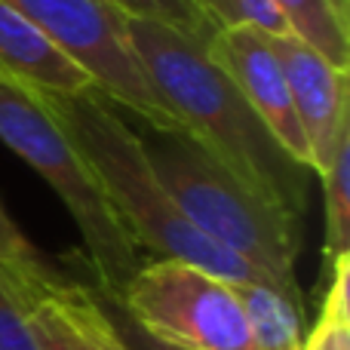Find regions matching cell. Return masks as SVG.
<instances>
[{"instance_id":"cell-13","label":"cell","mask_w":350,"mask_h":350,"mask_svg":"<svg viewBox=\"0 0 350 350\" xmlns=\"http://www.w3.org/2000/svg\"><path fill=\"white\" fill-rule=\"evenodd\" d=\"M326 295L317 323L304 332L301 350H350V255H341L323 271Z\"/></svg>"},{"instance_id":"cell-11","label":"cell","mask_w":350,"mask_h":350,"mask_svg":"<svg viewBox=\"0 0 350 350\" xmlns=\"http://www.w3.org/2000/svg\"><path fill=\"white\" fill-rule=\"evenodd\" d=\"M289 34L350 71V0H273Z\"/></svg>"},{"instance_id":"cell-8","label":"cell","mask_w":350,"mask_h":350,"mask_svg":"<svg viewBox=\"0 0 350 350\" xmlns=\"http://www.w3.org/2000/svg\"><path fill=\"white\" fill-rule=\"evenodd\" d=\"M271 43L283 65L295 120L308 142L310 172L323 175L338 135L350 126V71L295 34H271Z\"/></svg>"},{"instance_id":"cell-20","label":"cell","mask_w":350,"mask_h":350,"mask_svg":"<svg viewBox=\"0 0 350 350\" xmlns=\"http://www.w3.org/2000/svg\"><path fill=\"white\" fill-rule=\"evenodd\" d=\"M193 3H197L200 10L206 12V18H209L215 28H221V22H218V12H215V0H193Z\"/></svg>"},{"instance_id":"cell-7","label":"cell","mask_w":350,"mask_h":350,"mask_svg":"<svg viewBox=\"0 0 350 350\" xmlns=\"http://www.w3.org/2000/svg\"><path fill=\"white\" fill-rule=\"evenodd\" d=\"M206 53L234 83V90L246 98V105L267 126V133L283 145V151L310 170L308 142L292 111L289 86H286V74L271 34L252 25H221L206 40Z\"/></svg>"},{"instance_id":"cell-14","label":"cell","mask_w":350,"mask_h":350,"mask_svg":"<svg viewBox=\"0 0 350 350\" xmlns=\"http://www.w3.org/2000/svg\"><path fill=\"white\" fill-rule=\"evenodd\" d=\"M55 283H37L16 271L0 267V350H40L31 323V304L37 292Z\"/></svg>"},{"instance_id":"cell-12","label":"cell","mask_w":350,"mask_h":350,"mask_svg":"<svg viewBox=\"0 0 350 350\" xmlns=\"http://www.w3.org/2000/svg\"><path fill=\"white\" fill-rule=\"evenodd\" d=\"M323 181L326 206V240H323V271L341 255H350V126L338 135Z\"/></svg>"},{"instance_id":"cell-10","label":"cell","mask_w":350,"mask_h":350,"mask_svg":"<svg viewBox=\"0 0 350 350\" xmlns=\"http://www.w3.org/2000/svg\"><path fill=\"white\" fill-rule=\"evenodd\" d=\"M246 317L255 350H301L304 345V298L271 283H230Z\"/></svg>"},{"instance_id":"cell-19","label":"cell","mask_w":350,"mask_h":350,"mask_svg":"<svg viewBox=\"0 0 350 350\" xmlns=\"http://www.w3.org/2000/svg\"><path fill=\"white\" fill-rule=\"evenodd\" d=\"M98 301H102V308H105V314H108L111 326H114V332L120 335V341H123V347H126V350H178V347H170V345H163V341L151 338V335H148L142 326H135V323L126 317V310L120 308V301H117V298H108V295H102V292H98Z\"/></svg>"},{"instance_id":"cell-17","label":"cell","mask_w":350,"mask_h":350,"mask_svg":"<svg viewBox=\"0 0 350 350\" xmlns=\"http://www.w3.org/2000/svg\"><path fill=\"white\" fill-rule=\"evenodd\" d=\"M0 267L37 280V283H62L65 280L59 267L18 230V224L6 215L3 206H0Z\"/></svg>"},{"instance_id":"cell-15","label":"cell","mask_w":350,"mask_h":350,"mask_svg":"<svg viewBox=\"0 0 350 350\" xmlns=\"http://www.w3.org/2000/svg\"><path fill=\"white\" fill-rule=\"evenodd\" d=\"M55 295H59L62 308H65L68 320L74 323L77 335L83 338L86 350H126L120 341V335H117L114 326H111L102 301H98L96 286L65 280V283L55 286Z\"/></svg>"},{"instance_id":"cell-6","label":"cell","mask_w":350,"mask_h":350,"mask_svg":"<svg viewBox=\"0 0 350 350\" xmlns=\"http://www.w3.org/2000/svg\"><path fill=\"white\" fill-rule=\"evenodd\" d=\"M92 77L98 96L151 133H181L151 90L126 37V16L105 0H6Z\"/></svg>"},{"instance_id":"cell-1","label":"cell","mask_w":350,"mask_h":350,"mask_svg":"<svg viewBox=\"0 0 350 350\" xmlns=\"http://www.w3.org/2000/svg\"><path fill=\"white\" fill-rule=\"evenodd\" d=\"M126 37L160 105L175 126L209 157L304 221L308 178L314 172L283 151L224 71L209 59L206 40L151 18H129Z\"/></svg>"},{"instance_id":"cell-5","label":"cell","mask_w":350,"mask_h":350,"mask_svg":"<svg viewBox=\"0 0 350 350\" xmlns=\"http://www.w3.org/2000/svg\"><path fill=\"white\" fill-rule=\"evenodd\" d=\"M117 301L135 326L170 347L255 350L234 286L187 261H142Z\"/></svg>"},{"instance_id":"cell-18","label":"cell","mask_w":350,"mask_h":350,"mask_svg":"<svg viewBox=\"0 0 350 350\" xmlns=\"http://www.w3.org/2000/svg\"><path fill=\"white\" fill-rule=\"evenodd\" d=\"M55 286L37 292L34 304H31V323H34V335L40 341V350H86L83 338L77 335L74 323L68 320L65 308H62L59 295H55Z\"/></svg>"},{"instance_id":"cell-16","label":"cell","mask_w":350,"mask_h":350,"mask_svg":"<svg viewBox=\"0 0 350 350\" xmlns=\"http://www.w3.org/2000/svg\"><path fill=\"white\" fill-rule=\"evenodd\" d=\"M105 3L129 18H151V22L170 25L200 40H209L218 31L193 0H105Z\"/></svg>"},{"instance_id":"cell-3","label":"cell","mask_w":350,"mask_h":350,"mask_svg":"<svg viewBox=\"0 0 350 350\" xmlns=\"http://www.w3.org/2000/svg\"><path fill=\"white\" fill-rule=\"evenodd\" d=\"M145 148L175 206L200 234L249 261L277 289L304 298L295 277L304 237L301 218L252 191L191 135L151 133Z\"/></svg>"},{"instance_id":"cell-4","label":"cell","mask_w":350,"mask_h":350,"mask_svg":"<svg viewBox=\"0 0 350 350\" xmlns=\"http://www.w3.org/2000/svg\"><path fill=\"white\" fill-rule=\"evenodd\" d=\"M0 142L59 193L80 230L83 255L96 277L92 286L108 298H120L142 267V249L123 228L90 160L37 92L0 83Z\"/></svg>"},{"instance_id":"cell-2","label":"cell","mask_w":350,"mask_h":350,"mask_svg":"<svg viewBox=\"0 0 350 350\" xmlns=\"http://www.w3.org/2000/svg\"><path fill=\"white\" fill-rule=\"evenodd\" d=\"M40 98L55 123L90 160L114 212L142 252H151L154 258L187 261L228 283H271L249 261L212 243L181 215L160 175L154 172L145 135L135 133L114 102L98 92L74 98Z\"/></svg>"},{"instance_id":"cell-9","label":"cell","mask_w":350,"mask_h":350,"mask_svg":"<svg viewBox=\"0 0 350 350\" xmlns=\"http://www.w3.org/2000/svg\"><path fill=\"white\" fill-rule=\"evenodd\" d=\"M0 83L22 86L46 98H74L98 92L92 77L71 62L49 37L0 0Z\"/></svg>"}]
</instances>
